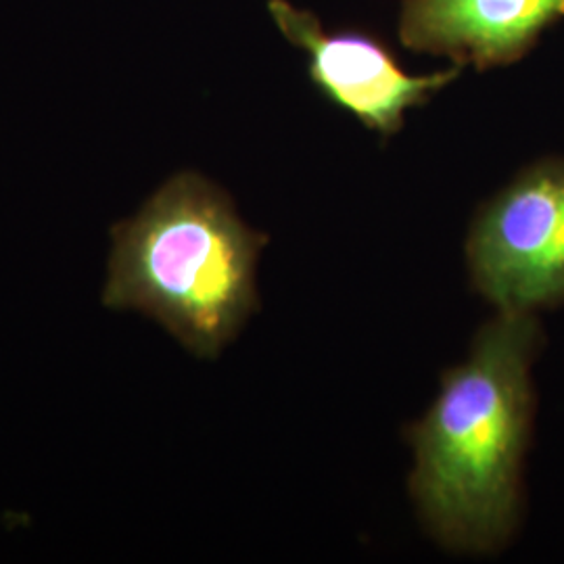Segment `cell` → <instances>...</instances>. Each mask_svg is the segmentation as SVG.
Masks as SVG:
<instances>
[{
  "label": "cell",
  "instance_id": "1",
  "mask_svg": "<svg viewBox=\"0 0 564 564\" xmlns=\"http://www.w3.org/2000/svg\"><path fill=\"white\" fill-rule=\"evenodd\" d=\"M535 314L498 312L405 437L414 447L410 494L429 533L458 554H496L521 519L531 419Z\"/></svg>",
  "mask_w": 564,
  "mask_h": 564
},
{
  "label": "cell",
  "instance_id": "2",
  "mask_svg": "<svg viewBox=\"0 0 564 564\" xmlns=\"http://www.w3.org/2000/svg\"><path fill=\"white\" fill-rule=\"evenodd\" d=\"M102 303L137 310L197 358H216L258 310L256 268L268 237L197 172H181L111 228Z\"/></svg>",
  "mask_w": 564,
  "mask_h": 564
},
{
  "label": "cell",
  "instance_id": "3",
  "mask_svg": "<svg viewBox=\"0 0 564 564\" xmlns=\"http://www.w3.org/2000/svg\"><path fill=\"white\" fill-rule=\"evenodd\" d=\"M475 289L498 312L564 303V162L524 170L479 209L466 241Z\"/></svg>",
  "mask_w": 564,
  "mask_h": 564
},
{
  "label": "cell",
  "instance_id": "4",
  "mask_svg": "<svg viewBox=\"0 0 564 564\" xmlns=\"http://www.w3.org/2000/svg\"><path fill=\"white\" fill-rule=\"evenodd\" d=\"M270 13L286 41L310 59V76L328 101L381 137L400 132L410 109L429 101L460 76L458 65L412 76L381 44L356 32H326L318 18L286 0H270Z\"/></svg>",
  "mask_w": 564,
  "mask_h": 564
},
{
  "label": "cell",
  "instance_id": "5",
  "mask_svg": "<svg viewBox=\"0 0 564 564\" xmlns=\"http://www.w3.org/2000/svg\"><path fill=\"white\" fill-rule=\"evenodd\" d=\"M564 0H403L400 41L458 67L489 69L521 59Z\"/></svg>",
  "mask_w": 564,
  "mask_h": 564
}]
</instances>
